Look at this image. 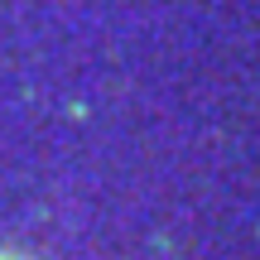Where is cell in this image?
<instances>
[{"instance_id": "6da1fadb", "label": "cell", "mask_w": 260, "mask_h": 260, "mask_svg": "<svg viewBox=\"0 0 260 260\" xmlns=\"http://www.w3.org/2000/svg\"><path fill=\"white\" fill-rule=\"evenodd\" d=\"M0 260H10V255H0Z\"/></svg>"}]
</instances>
